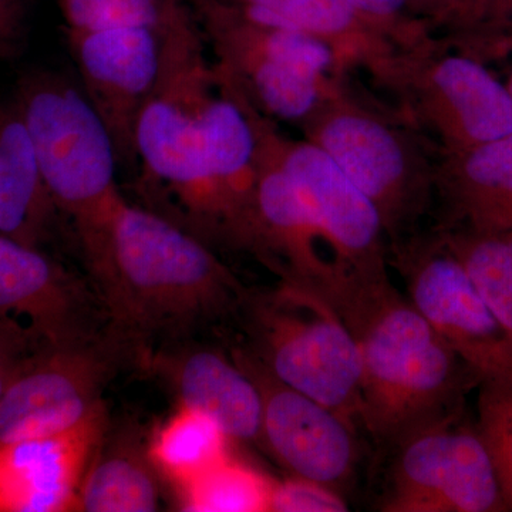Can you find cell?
Instances as JSON below:
<instances>
[{
  "mask_svg": "<svg viewBox=\"0 0 512 512\" xmlns=\"http://www.w3.org/2000/svg\"><path fill=\"white\" fill-rule=\"evenodd\" d=\"M83 261L110 332L140 362L157 340L181 342L205 326L237 320L248 289L210 245L127 200Z\"/></svg>",
  "mask_w": 512,
  "mask_h": 512,
  "instance_id": "obj_1",
  "label": "cell"
},
{
  "mask_svg": "<svg viewBox=\"0 0 512 512\" xmlns=\"http://www.w3.org/2000/svg\"><path fill=\"white\" fill-rule=\"evenodd\" d=\"M348 326L362 357L359 420L380 450L461 416L481 376L394 286Z\"/></svg>",
  "mask_w": 512,
  "mask_h": 512,
  "instance_id": "obj_2",
  "label": "cell"
},
{
  "mask_svg": "<svg viewBox=\"0 0 512 512\" xmlns=\"http://www.w3.org/2000/svg\"><path fill=\"white\" fill-rule=\"evenodd\" d=\"M194 12L175 26L163 77L136 128V191L146 207L210 247L225 248L224 222L208 174L202 113L217 87Z\"/></svg>",
  "mask_w": 512,
  "mask_h": 512,
  "instance_id": "obj_3",
  "label": "cell"
},
{
  "mask_svg": "<svg viewBox=\"0 0 512 512\" xmlns=\"http://www.w3.org/2000/svg\"><path fill=\"white\" fill-rule=\"evenodd\" d=\"M376 208L393 245L433 215L439 151L396 113L349 92L340 80L299 124Z\"/></svg>",
  "mask_w": 512,
  "mask_h": 512,
  "instance_id": "obj_4",
  "label": "cell"
},
{
  "mask_svg": "<svg viewBox=\"0 0 512 512\" xmlns=\"http://www.w3.org/2000/svg\"><path fill=\"white\" fill-rule=\"evenodd\" d=\"M28 128L37 164L57 212L73 222L82 255L106 237L126 201L106 124L82 87L55 72H30L13 97Z\"/></svg>",
  "mask_w": 512,
  "mask_h": 512,
  "instance_id": "obj_5",
  "label": "cell"
},
{
  "mask_svg": "<svg viewBox=\"0 0 512 512\" xmlns=\"http://www.w3.org/2000/svg\"><path fill=\"white\" fill-rule=\"evenodd\" d=\"M218 79L266 117L301 124L340 80L332 50L224 0H190Z\"/></svg>",
  "mask_w": 512,
  "mask_h": 512,
  "instance_id": "obj_6",
  "label": "cell"
},
{
  "mask_svg": "<svg viewBox=\"0 0 512 512\" xmlns=\"http://www.w3.org/2000/svg\"><path fill=\"white\" fill-rule=\"evenodd\" d=\"M365 72L394 111L439 153L483 146L512 134V99L483 60L444 37L396 49Z\"/></svg>",
  "mask_w": 512,
  "mask_h": 512,
  "instance_id": "obj_7",
  "label": "cell"
},
{
  "mask_svg": "<svg viewBox=\"0 0 512 512\" xmlns=\"http://www.w3.org/2000/svg\"><path fill=\"white\" fill-rule=\"evenodd\" d=\"M238 322L245 349L272 373L356 424L362 357L345 320L315 293L284 282L247 289Z\"/></svg>",
  "mask_w": 512,
  "mask_h": 512,
  "instance_id": "obj_8",
  "label": "cell"
},
{
  "mask_svg": "<svg viewBox=\"0 0 512 512\" xmlns=\"http://www.w3.org/2000/svg\"><path fill=\"white\" fill-rule=\"evenodd\" d=\"M460 417L417 431L394 448L377 510L508 511L476 424Z\"/></svg>",
  "mask_w": 512,
  "mask_h": 512,
  "instance_id": "obj_9",
  "label": "cell"
},
{
  "mask_svg": "<svg viewBox=\"0 0 512 512\" xmlns=\"http://www.w3.org/2000/svg\"><path fill=\"white\" fill-rule=\"evenodd\" d=\"M409 301L483 377L512 376V343L439 232H417L389 247Z\"/></svg>",
  "mask_w": 512,
  "mask_h": 512,
  "instance_id": "obj_10",
  "label": "cell"
},
{
  "mask_svg": "<svg viewBox=\"0 0 512 512\" xmlns=\"http://www.w3.org/2000/svg\"><path fill=\"white\" fill-rule=\"evenodd\" d=\"M126 359L110 332L90 345L36 350L0 399V441L55 436L106 412L104 389Z\"/></svg>",
  "mask_w": 512,
  "mask_h": 512,
  "instance_id": "obj_11",
  "label": "cell"
},
{
  "mask_svg": "<svg viewBox=\"0 0 512 512\" xmlns=\"http://www.w3.org/2000/svg\"><path fill=\"white\" fill-rule=\"evenodd\" d=\"M184 19L160 28L121 26L66 32L80 87L106 124L120 165L137 168L138 119L163 77L171 33Z\"/></svg>",
  "mask_w": 512,
  "mask_h": 512,
  "instance_id": "obj_12",
  "label": "cell"
},
{
  "mask_svg": "<svg viewBox=\"0 0 512 512\" xmlns=\"http://www.w3.org/2000/svg\"><path fill=\"white\" fill-rule=\"evenodd\" d=\"M0 325L37 349L90 345L109 335L97 292L42 248L0 234Z\"/></svg>",
  "mask_w": 512,
  "mask_h": 512,
  "instance_id": "obj_13",
  "label": "cell"
},
{
  "mask_svg": "<svg viewBox=\"0 0 512 512\" xmlns=\"http://www.w3.org/2000/svg\"><path fill=\"white\" fill-rule=\"evenodd\" d=\"M262 396L259 446L291 476L342 490L355 470V424L276 379L245 349L232 352Z\"/></svg>",
  "mask_w": 512,
  "mask_h": 512,
  "instance_id": "obj_14",
  "label": "cell"
},
{
  "mask_svg": "<svg viewBox=\"0 0 512 512\" xmlns=\"http://www.w3.org/2000/svg\"><path fill=\"white\" fill-rule=\"evenodd\" d=\"M106 430L103 412L55 436L0 441V512L77 511L80 485Z\"/></svg>",
  "mask_w": 512,
  "mask_h": 512,
  "instance_id": "obj_15",
  "label": "cell"
},
{
  "mask_svg": "<svg viewBox=\"0 0 512 512\" xmlns=\"http://www.w3.org/2000/svg\"><path fill=\"white\" fill-rule=\"evenodd\" d=\"M202 131L208 174L224 222L225 249L254 256L259 174L255 134L241 104L218 80L202 113Z\"/></svg>",
  "mask_w": 512,
  "mask_h": 512,
  "instance_id": "obj_16",
  "label": "cell"
},
{
  "mask_svg": "<svg viewBox=\"0 0 512 512\" xmlns=\"http://www.w3.org/2000/svg\"><path fill=\"white\" fill-rule=\"evenodd\" d=\"M170 382L180 406L210 417L229 440L259 443L262 396L252 377L211 348H165L141 360Z\"/></svg>",
  "mask_w": 512,
  "mask_h": 512,
  "instance_id": "obj_17",
  "label": "cell"
},
{
  "mask_svg": "<svg viewBox=\"0 0 512 512\" xmlns=\"http://www.w3.org/2000/svg\"><path fill=\"white\" fill-rule=\"evenodd\" d=\"M434 228L512 231V134L439 153Z\"/></svg>",
  "mask_w": 512,
  "mask_h": 512,
  "instance_id": "obj_18",
  "label": "cell"
},
{
  "mask_svg": "<svg viewBox=\"0 0 512 512\" xmlns=\"http://www.w3.org/2000/svg\"><path fill=\"white\" fill-rule=\"evenodd\" d=\"M57 214L15 101L0 103V234L42 248Z\"/></svg>",
  "mask_w": 512,
  "mask_h": 512,
  "instance_id": "obj_19",
  "label": "cell"
},
{
  "mask_svg": "<svg viewBox=\"0 0 512 512\" xmlns=\"http://www.w3.org/2000/svg\"><path fill=\"white\" fill-rule=\"evenodd\" d=\"M252 10L325 43L332 50L340 77L363 69L396 50L369 25L349 0H224Z\"/></svg>",
  "mask_w": 512,
  "mask_h": 512,
  "instance_id": "obj_20",
  "label": "cell"
},
{
  "mask_svg": "<svg viewBox=\"0 0 512 512\" xmlns=\"http://www.w3.org/2000/svg\"><path fill=\"white\" fill-rule=\"evenodd\" d=\"M104 440V437H103ZM101 440L80 485L77 511L151 512L160 508V473L148 447L120 436Z\"/></svg>",
  "mask_w": 512,
  "mask_h": 512,
  "instance_id": "obj_21",
  "label": "cell"
},
{
  "mask_svg": "<svg viewBox=\"0 0 512 512\" xmlns=\"http://www.w3.org/2000/svg\"><path fill=\"white\" fill-rule=\"evenodd\" d=\"M227 434L210 417L180 406L148 441V454L175 491L231 456Z\"/></svg>",
  "mask_w": 512,
  "mask_h": 512,
  "instance_id": "obj_22",
  "label": "cell"
},
{
  "mask_svg": "<svg viewBox=\"0 0 512 512\" xmlns=\"http://www.w3.org/2000/svg\"><path fill=\"white\" fill-rule=\"evenodd\" d=\"M512 343V231L434 228Z\"/></svg>",
  "mask_w": 512,
  "mask_h": 512,
  "instance_id": "obj_23",
  "label": "cell"
},
{
  "mask_svg": "<svg viewBox=\"0 0 512 512\" xmlns=\"http://www.w3.org/2000/svg\"><path fill=\"white\" fill-rule=\"evenodd\" d=\"M272 483L271 478L228 456L177 490V497L183 511H268Z\"/></svg>",
  "mask_w": 512,
  "mask_h": 512,
  "instance_id": "obj_24",
  "label": "cell"
},
{
  "mask_svg": "<svg viewBox=\"0 0 512 512\" xmlns=\"http://www.w3.org/2000/svg\"><path fill=\"white\" fill-rule=\"evenodd\" d=\"M66 32L170 26L191 15L190 0H56Z\"/></svg>",
  "mask_w": 512,
  "mask_h": 512,
  "instance_id": "obj_25",
  "label": "cell"
},
{
  "mask_svg": "<svg viewBox=\"0 0 512 512\" xmlns=\"http://www.w3.org/2000/svg\"><path fill=\"white\" fill-rule=\"evenodd\" d=\"M476 429L490 454L508 511H512V376H488L477 386Z\"/></svg>",
  "mask_w": 512,
  "mask_h": 512,
  "instance_id": "obj_26",
  "label": "cell"
},
{
  "mask_svg": "<svg viewBox=\"0 0 512 512\" xmlns=\"http://www.w3.org/2000/svg\"><path fill=\"white\" fill-rule=\"evenodd\" d=\"M410 15L434 36L460 42L483 28L493 0H406Z\"/></svg>",
  "mask_w": 512,
  "mask_h": 512,
  "instance_id": "obj_27",
  "label": "cell"
},
{
  "mask_svg": "<svg viewBox=\"0 0 512 512\" xmlns=\"http://www.w3.org/2000/svg\"><path fill=\"white\" fill-rule=\"evenodd\" d=\"M372 28L382 33L396 49L419 45L433 37L423 22L413 18L406 0H349Z\"/></svg>",
  "mask_w": 512,
  "mask_h": 512,
  "instance_id": "obj_28",
  "label": "cell"
},
{
  "mask_svg": "<svg viewBox=\"0 0 512 512\" xmlns=\"http://www.w3.org/2000/svg\"><path fill=\"white\" fill-rule=\"evenodd\" d=\"M348 504L332 488L291 476L272 483L268 511L274 512H343Z\"/></svg>",
  "mask_w": 512,
  "mask_h": 512,
  "instance_id": "obj_29",
  "label": "cell"
},
{
  "mask_svg": "<svg viewBox=\"0 0 512 512\" xmlns=\"http://www.w3.org/2000/svg\"><path fill=\"white\" fill-rule=\"evenodd\" d=\"M29 0H0V60H12L28 39Z\"/></svg>",
  "mask_w": 512,
  "mask_h": 512,
  "instance_id": "obj_30",
  "label": "cell"
},
{
  "mask_svg": "<svg viewBox=\"0 0 512 512\" xmlns=\"http://www.w3.org/2000/svg\"><path fill=\"white\" fill-rule=\"evenodd\" d=\"M36 348L19 330L0 325V399L13 377Z\"/></svg>",
  "mask_w": 512,
  "mask_h": 512,
  "instance_id": "obj_31",
  "label": "cell"
},
{
  "mask_svg": "<svg viewBox=\"0 0 512 512\" xmlns=\"http://www.w3.org/2000/svg\"><path fill=\"white\" fill-rule=\"evenodd\" d=\"M508 35H512V0H493L483 28L478 30L476 35L454 43L463 45V43L476 42V40Z\"/></svg>",
  "mask_w": 512,
  "mask_h": 512,
  "instance_id": "obj_32",
  "label": "cell"
},
{
  "mask_svg": "<svg viewBox=\"0 0 512 512\" xmlns=\"http://www.w3.org/2000/svg\"><path fill=\"white\" fill-rule=\"evenodd\" d=\"M464 49L470 55L476 56L480 60L488 59V57H500L505 55V53H512V35L476 40V42L467 43ZM505 87H507L512 99V70L510 77H508V82L505 83Z\"/></svg>",
  "mask_w": 512,
  "mask_h": 512,
  "instance_id": "obj_33",
  "label": "cell"
}]
</instances>
